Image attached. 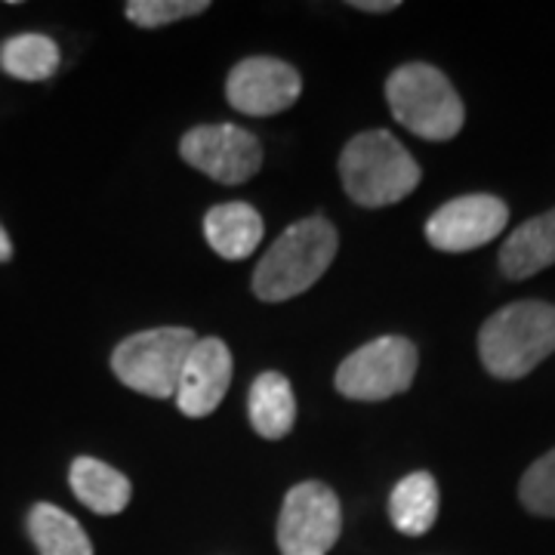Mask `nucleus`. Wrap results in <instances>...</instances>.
<instances>
[{
  "mask_svg": "<svg viewBox=\"0 0 555 555\" xmlns=\"http://www.w3.org/2000/svg\"><path fill=\"white\" fill-rule=\"evenodd\" d=\"M555 352V306L518 299L496 309L478 331V358L496 379L528 377Z\"/></svg>",
  "mask_w": 555,
  "mask_h": 555,
  "instance_id": "obj_1",
  "label": "nucleus"
},
{
  "mask_svg": "<svg viewBox=\"0 0 555 555\" xmlns=\"http://www.w3.org/2000/svg\"><path fill=\"white\" fill-rule=\"evenodd\" d=\"M337 247L339 235L331 219H299L259 259L254 294L262 302H284L306 294L331 269Z\"/></svg>",
  "mask_w": 555,
  "mask_h": 555,
  "instance_id": "obj_2",
  "label": "nucleus"
},
{
  "mask_svg": "<svg viewBox=\"0 0 555 555\" xmlns=\"http://www.w3.org/2000/svg\"><path fill=\"white\" fill-rule=\"evenodd\" d=\"M346 195L364 210L404 201L420 185V164L389 130H367L346 142L339 155Z\"/></svg>",
  "mask_w": 555,
  "mask_h": 555,
  "instance_id": "obj_3",
  "label": "nucleus"
},
{
  "mask_svg": "<svg viewBox=\"0 0 555 555\" xmlns=\"http://www.w3.org/2000/svg\"><path fill=\"white\" fill-rule=\"evenodd\" d=\"M392 118L420 139L448 142L466 124V105L448 75L429 62H408L386 80Z\"/></svg>",
  "mask_w": 555,
  "mask_h": 555,
  "instance_id": "obj_4",
  "label": "nucleus"
},
{
  "mask_svg": "<svg viewBox=\"0 0 555 555\" xmlns=\"http://www.w3.org/2000/svg\"><path fill=\"white\" fill-rule=\"evenodd\" d=\"M198 334L189 327H152L133 334L112 352L115 377L149 398H177L185 358L195 349Z\"/></svg>",
  "mask_w": 555,
  "mask_h": 555,
  "instance_id": "obj_5",
  "label": "nucleus"
},
{
  "mask_svg": "<svg viewBox=\"0 0 555 555\" xmlns=\"http://www.w3.org/2000/svg\"><path fill=\"white\" fill-rule=\"evenodd\" d=\"M416 364L420 356L408 337L371 339L339 364L334 386L352 401H386L411 389Z\"/></svg>",
  "mask_w": 555,
  "mask_h": 555,
  "instance_id": "obj_6",
  "label": "nucleus"
},
{
  "mask_svg": "<svg viewBox=\"0 0 555 555\" xmlns=\"http://www.w3.org/2000/svg\"><path fill=\"white\" fill-rule=\"evenodd\" d=\"M343 509L324 481L294 485L278 516V550L281 555H327L339 540Z\"/></svg>",
  "mask_w": 555,
  "mask_h": 555,
  "instance_id": "obj_7",
  "label": "nucleus"
},
{
  "mask_svg": "<svg viewBox=\"0 0 555 555\" xmlns=\"http://www.w3.org/2000/svg\"><path fill=\"white\" fill-rule=\"evenodd\" d=\"M179 155L189 167L222 185H241L262 167L259 139L235 124H204L179 139Z\"/></svg>",
  "mask_w": 555,
  "mask_h": 555,
  "instance_id": "obj_8",
  "label": "nucleus"
},
{
  "mask_svg": "<svg viewBox=\"0 0 555 555\" xmlns=\"http://www.w3.org/2000/svg\"><path fill=\"white\" fill-rule=\"evenodd\" d=\"M509 222V207L496 195H460L441 204L426 222V241L441 254H469L496 235Z\"/></svg>",
  "mask_w": 555,
  "mask_h": 555,
  "instance_id": "obj_9",
  "label": "nucleus"
},
{
  "mask_svg": "<svg viewBox=\"0 0 555 555\" xmlns=\"http://www.w3.org/2000/svg\"><path fill=\"white\" fill-rule=\"evenodd\" d=\"M302 93V78L291 62L272 56H250L238 62L225 80V100L235 112L250 118H269L287 112Z\"/></svg>",
  "mask_w": 555,
  "mask_h": 555,
  "instance_id": "obj_10",
  "label": "nucleus"
},
{
  "mask_svg": "<svg viewBox=\"0 0 555 555\" xmlns=\"http://www.w3.org/2000/svg\"><path fill=\"white\" fill-rule=\"evenodd\" d=\"M232 383V352L219 337H198L185 358L177 386V404L185 416H210Z\"/></svg>",
  "mask_w": 555,
  "mask_h": 555,
  "instance_id": "obj_11",
  "label": "nucleus"
},
{
  "mask_svg": "<svg viewBox=\"0 0 555 555\" xmlns=\"http://www.w3.org/2000/svg\"><path fill=\"white\" fill-rule=\"evenodd\" d=\"M555 266V207L521 222L500 247V272L509 281H525Z\"/></svg>",
  "mask_w": 555,
  "mask_h": 555,
  "instance_id": "obj_12",
  "label": "nucleus"
},
{
  "mask_svg": "<svg viewBox=\"0 0 555 555\" xmlns=\"http://www.w3.org/2000/svg\"><path fill=\"white\" fill-rule=\"evenodd\" d=\"M262 217L244 201H232V204H217L207 210L204 217V238L217 250L222 259H247L257 254L259 241H262Z\"/></svg>",
  "mask_w": 555,
  "mask_h": 555,
  "instance_id": "obj_13",
  "label": "nucleus"
},
{
  "mask_svg": "<svg viewBox=\"0 0 555 555\" xmlns=\"http://www.w3.org/2000/svg\"><path fill=\"white\" fill-rule=\"evenodd\" d=\"M68 485L80 503L100 516H118L133 496L130 478L96 456H78L68 469Z\"/></svg>",
  "mask_w": 555,
  "mask_h": 555,
  "instance_id": "obj_14",
  "label": "nucleus"
},
{
  "mask_svg": "<svg viewBox=\"0 0 555 555\" xmlns=\"http://www.w3.org/2000/svg\"><path fill=\"white\" fill-rule=\"evenodd\" d=\"M247 411H250V426L262 438L278 441L287 436L297 423V398L291 389V379L275 371L259 374L250 386Z\"/></svg>",
  "mask_w": 555,
  "mask_h": 555,
  "instance_id": "obj_15",
  "label": "nucleus"
},
{
  "mask_svg": "<svg viewBox=\"0 0 555 555\" xmlns=\"http://www.w3.org/2000/svg\"><path fill=\"white\" fill-rule=\"evenodd\" d=\"M389 521L398 534L423 537L438 521V481L433 473H411L389 494Z\"/></svg>",
  "mask_w": 555,
  "mask_h": 555,
  "instance_id": "obj_16",
  "label": "nucleus"
},
{
  "mask_svg": "<svg viewBox=\"0 0 555 555\" xmlns=\"http://www.w3.org/2000/svg\"><path fill=\"white\" fill-rule=\"evenodd\" d=\"M28 534L40 555H93L87 531L53 503H38L28 513Z\"/></svg>",
  "mask_w": 555,
  "mask_h": 555,
  "instance_id": "obj_17",
  "label": "nucleus"
},
{
  "mask_svg": "<svg viewBox=\"0 0 555 555\" xmlns=\"http://www.w3.org/2000/svg\"><path fill=\"white\" fill-rule=\"evenodd\" d=\"M0 68L10 78L47 80L60 68V47L47 35H16L0 47Z\"/></svg>",
  "mask_w": 555,
  "mask_h": 555,
  "instance_id": "obj_18",
  "label": "nucleus"
},
{
  "mask_svg": "<svg viewBox=\"0 0 555 555\" xmlns=\"http://www.w3.org/2000/svg\"><path fill=\"white\" fill-rule=\"evenodd\" d=\"M521 506L540 518H555V448L537 456L518 481Z\"/></svg>",
  "mask_w": 555,
  "mask_h": 555,
  "instance_id": "obj_19",
  "label": "nucleus"
},
{
  "mask_svg": "<svg viewBox=\"0 0 555 555\" xmlns=\"http://www.w3.org/2000/svg\"><path fill=\"white\" fill-rule=\"evenodd\" d=\"M207 0H130L127 3V20L139 28H160L170 22L189 20L207 13Z\"/></svg>",
  "mask_w": 555,
  "mask_h": 555,
  "instance_id": "obj_20",
  "label": "nucleus"
},
{
  "mask_svg": "<svg viewBox=\"0 0 555 555\" xmlns=\"http://www.w3.org/2000/svg\"><path fill=\"white\" fill-rule=\"evenodd\" d=\"M352 7L361 13H392L398 10V0H352Z\"/></svg>",
  "mask_w": 555,
  "mask_h": 555,
  "instance_id": "obj_21",
  "label": "nucleus"
},
{
  "mask_svg": "<svg viewBox=\"0 0 555 555\" xmlns=\"http://www.w3.org/2000/svg\"><path fill=\"white\" fill-rule=\"evenodd\" d=\"M10 257H13V241H10V235L0 225V262H7Z\"/></svg>",
  "mask_w": 555,
  "mask_h": 555,
  "instance_id": "obj_22",
  "label": "nucleus"
}]
</instances>
